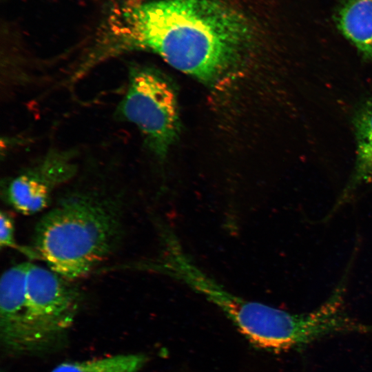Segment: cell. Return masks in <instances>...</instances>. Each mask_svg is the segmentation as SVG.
I'll list each match as a JSON object with an SVG mask.
<instances>
[{
  "mask_svg": "<svg viewBox=\"0 0 372 372\" xmlns=\"http://www.w3.org/2000/svg\"><path fill=\"white\" fill-rule=\"evenodd\" d=\"M74 170L66 156L50 154L37 165L10 180L6 190L7 200L23 214L39 212L49 205L53 190L70 179Z\"/></svg>",
  "mask_w": 372,
  "mask_h": 372,
  "instance_id": "8992f818",
  "label": "cell"
},
{
  "mask_svg": "<svg viewBox=\"0 0 372 372\" xmlns=\"http://www.w3.org/2000/svg\"><path fill=\"white\" fill-rule=\"evenodd\" d=\"M14 229V223L11 216L5 211H1L0 229V245L1 247L19 248L15 242Z\"/></svg>",
  "mask_w": 372,
  "mask_h": 372,
  "instance_id": "8fae6325",
  "label": "cell"
},
{
  "mask_svg": "<svg viewBox=\"0 0 372 372\" xmlns=\"http://www.w3.org/2000/svg\"><path fill=\"white\" fill-rule=\"evenodd\" d=\"M336 22L364 58L371 60L372 0H347L339 9Z\"/></svg>",
  "mask_w": 372,
  "mask_h": 372,
  "instance_id": "9c48e42d",
  "label": "cell"
},
{
  "mask_svg": "<svg viewBox=\"0 0 372 372\" xmlns=\"http://www.w3.org/2000/svg\"><path fill=\"white\" fill-rule=\"evenodd\" d=\"M118 112L123 118L136 125L149 147L160 157L165 156L178 135L175 92L154 69L141 66L131 69Z\"/></svg>",
  "mask_w": 372,
  "mask_h": 372,
  "instance_id": "5b68a950",
  "label": "cell"
},
{
  "mask_svg": "<svg viewBox=\"0 0 372 372\" xmlns=\"http://www.w3.org/2000/svg\"><path fill=\"white\" fill-rule=\"evenodd\" d=\"M183 282L219 308L251 343L261 349L282 351L300 348L316 341L320 334V321L313 313L293 314L241 298L197 265L185 271Z\"/></svg>",
  "mask_w": 372,
  "mask_h": 372,
  "instance_id": "3957f363",
  "label": "cell"
},
{
  "mask_svg": "<svg viewBox=\"0 0 372 372\" xmlns=\"http://www.w3.org/2000/svg\"><path fill=\"white\" fill-rule=\"evenodd\" d=\"M30 262L8 269L0 282V338L2 347L12 355L29 354L25 327V284Z\"/></svg>",
  "mask_w": 372,
  "mask_h": 372,
  "instance_id": "52a82bcc",
  "label": "cell"
},
{
  "mask_svg": "<svg viewBox=\"0 0 372 372\" xmlns=\"http://www.w3.org/2000/svg\"><path fill=\"white\" fill-rule=\"evenodd\" d=\"M25 292L29 354L52 350L74 322L81 302L80 291L49 268L30 262Z\"/></svg>",
  "mask_w": 372,
  "mask_h": 372,
  "instance_id": "277c9868",
  "label": "cell"
},
{
  "mask_svg": "<svg viewBox=\"0 0 372 372\" xmlns=\"http://www.w3.org/2000/svg\"><path fill=\"white\" fill-rule=\"evenodd\" d=\"M353 125L357 142L355 169L331 213L347 202L358 186L372 180V100L366 101L358 108Z\"/></svg>",
  "mask_w": 372,
  "mask_h": 372,
  "instance_id": "ba28073f",
  "label": "cell"
},
{
  "mask_svg": "<svg viewBox=\"0 0 372 372\" xmlns=\"http://www.w3.org/2000/svg\"><path fill=\"white\" fill-rule=\"evenodd\" d=\"M254 34L251 20L222 0H126L110 9L81 65L88 71L111 58L147 51L214 84L240 61Z\"/></svg>",
  "mask_w": 372,
  "mask_h": 372,
  "instance_id": "6da1fadb",
  "label": "cell"
},
{
  "mask_svg": "<svg viewBox=\"0 0 372 372\" xmlns=\"http://www.w3.org/2000/svg\"><path fill=\"white\" fill-rule=\"evenodd\" d=\"M143 353H124L76 362H63L51 372H138L147 363Z\"/></svg>",
  "mask_w": 372,
  "mask_h": 372,
  "instance_id": "30bf717a",
  "label": "cell"
},
{
  "mask_svg": "<svg viewBox=\"0 0 372 372\" xmlns=\"http://www.w3.org/2000/svg\"><path fill=\"white\" fill-rule=\"evenodd\" d=\"M120 207L111 197L91 192L67 196L39 221L34 252L48 268L73 281L105 260L121 237Z\"/></svg>",
  "mask_w": 372,
  "mask_h": 372,
  "instance_id": "7a4b0ae2",
  "label": "cell"
}]
</instances>
